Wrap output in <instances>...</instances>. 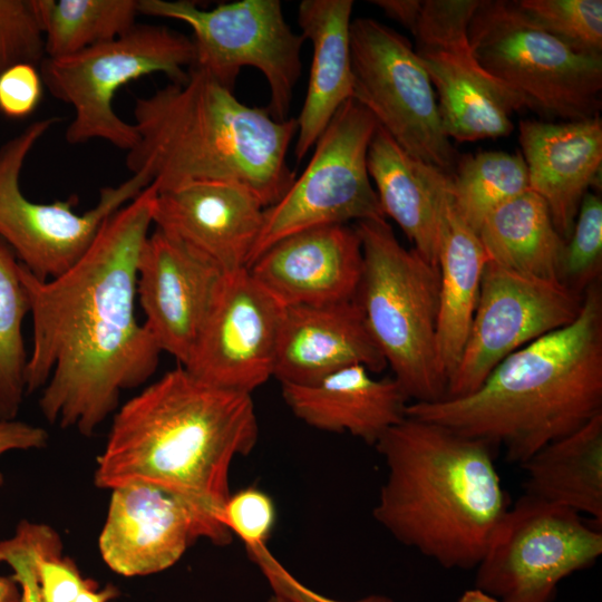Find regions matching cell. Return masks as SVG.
Wrapping results in <instances>:
<instances>
[{
    "label": "cell",
    "instance_id": "5bb4252c",
    "mask_svg": "<svg viewBox=\"0 0 602 602\" xmlns=\"http://www.w3.org/2000/svg\"><path fill=\"white\" fill-rule=\"evenodd\" d=\"M479 0H425L412 32L415 52L436 94L446 135L475 142L509 135L522 101L477 60L468 25Z\"/></svg>",
    "mask_w": 602,
    "mask_h": 602
},
{
    "label": "cell",
    "instance_id": "9a60e30c",
    "mask_svg": "<svg viewBox=\"0 0 602 602\" xmlns=\"http://www.w3.org/2000/svg\"><path fill=\"white\" fill-rule=\"evenodd\" d=\"M583 294L565 284L518 274L487 262L477 305L445 398L475 391L507 356L573 322Z\"/></svg>",
    "mask_w": 602,
    "mask_h": 602
},
{
    "label": "cell",
    "instance_id": "836d02e7",
    "mask_svg": "<svg viewBox=\"0 0 602 602\" xmlns=\"http://www.w3.org/2000/svg\"><path fill=\"white\" fill-rule=\"evenodd\" d=\"M46 58L37 1L0 0V74L19 64L39 68Z\"/></svg>",
    "mask_w": 602,
    "mask_h": 602
},
{
    "label": "cell",
    "instance_id": "e575fe53",
    "mask_svg": "<svg viewBox=\"0 0 602 602\" xmlns=\"http://www.w3.org/2000/svg\"><path fill=\"white\" fill-rule=\"evenodd\" d=\"M221 518L245 547L266 544L275 526V504L268 493L249 486L230 494Z\"/></svg>",
    "mask_w": 602,
    "mask_h": 602
},
{
    "label": "cell",
    "instance_id": "4fadbf2b",
    "mask_svg": "<svg viewBox=\"0 0 602 602\" xmlns=\"http://www.w3.org/2000/svg\"><path fill=\"white\" fill-rule=\"evenodd\" d=\"M352 99L410 156L453 176L459 159L431 81L406 37L370 18L350 25Z\"/></svg>",
    "mask_w": 602,
    "mask_h": 602
},
{
    "label": "cell",
    "instance_id": "44dd1931",
    "mask_svg": "<svg viewBox=\"0 0 602 602\" xmlns=\"http://www.w3.org/2000/svg\"><path fill=\"white\" fill-rule=\"evenodd\" d=\"M351 365L372 373L387 367L356 300L283 307L273 366L280 383H312Z\"/></svg>",
    "mask_w": 602,
    "mask_h": 602
},
{
    "label": "cell",
    "instance_id": "ac0fdd59",
    "mask_svg": "<svg viewBox=\"0 0 602 602\" xmlns=\"http://www.w3.org/2000/svg\"><path fill=\"white\" fill-rule=\"evenodd\" d=\"M136 273V297L145 314L144 326L162 352L185 367L225 273L158 229L146 239Z\"/></svg>",
    "mask_w": 602,
    "mask_h": 602
},
{
    "label": "cell",
    "instance_id": "484cf974",
    "mask_svg": "<svg viewBox=\"0 0 602 602\" xmlns=\"http://www.w3.org/2000/svg\"><path fill=\"white\" fill-rule=\"evenodd\" d=\"M367 164L385 216L437 268L436 184L441 171L410 156L379 125Z\"/></svg>",
    "mask_w": 602,
    "mask_h": 602
},
{
    "label": "cell",
    "instance_id": "f35d334b",
    "mask_svg": "<svg viewBox=\"0 0 602 602\" xmlns=\"http://www.w3.org/2000/svg\"><path fill=\"white\" fill-rule=\"evenodd\" d=\"M48 433L38 426L13 420H0V456L11 450H28L46 447ZM4 484L0 472V487Z\"/></svg>",
    "mask_w": 602,
    "mask_h": 602
},
{
    "label": "cell",
    "instance_id": "277c9868",
    "mask_svg": "<svg viewBox=\"0 0 602 602\" xmlns=\"http://www.w3.org/2000/svg\"><path fill=\"white\" fill-rule=\"evenodd\" d=\"M136 146L126 166L144 173L157 192L194 184L243 187L266 208L289 191L295 172L288 163L297 118L278 120L241 103L233 90L192 67L134 106Z\"/></svg>",
    "mask_w": 602,
    "mask_h": 602
},
{
    "label": "cell",
    "instance_id": "30bf717a",
    "mask_svg": "<svg viewBox=\"0 0 602 602\" xmlns=\"http://www.w3.org/2000/svg\"><path fill=\"white\" fill-rule=\"evenodd\" d=\"M59 117L37 119L0 146V239L37 279H55L88 250L109 216L152 184L134 173L117 186L100 190L96 205L77 213L76 195L52 203L35 202L20 187L25 162Z\"/></svg>",
    "mask_w": 602,
    "mask_h": 602
},
{
    "label": "cell",
    "instance_id": "d4e9b609",
    "mask_svg": "<svg viewBox=\"0 0 602 602\" xmlns=\"http://www.w3.org/2000/svg\"><path fill=\"white\" fill-rule=\"evenodd\" d=\"M352 0H303L298 8L302 37L313 56L307 94L297 118L294 157L301 162L337 110L353 96L350 50Z\"/></svg>",
    "mask_w": 602,
    "mask_h": 602
},
{
    "label": "cell",
    "instance_id": "d590c367",
    "mask_svg": "<svg viewBox=\"0 0 602 602\" xmlns=\"http://www.w3.org/2000/svg\"><path fill=\"white\" fill-rule=\"evenodd\" d=\"M38 523L21 521L13 536L0 541V563L12 571L11 577L20 588V602H43L36 569Z\"/></svg>",
    "mask_w": 602,
    "mask_h": 602
},
{
    "label": "cell",
    "instance_id": "8992f818",
    "mask_svg": "<svg viewBox=\"0 0 602 602\" xmlns=\"http://www.w3.org/2000/svg\"><path fill=\"white\" fill-rule=\"evenodd\" d=\"M363 265L356 294L367 329L410 402L445 398L437 355L438 270L404 247L386 219L356 224Z\"/></svg>",
    "mask_w": 602,
    "mask_h": 602
},
{
    "label": "cell",
    "instance_id": "e0dca14e",
    "mask_svg": "<svg viewBox=\"0 0 602 602\" xmlns=\"http://www.w3.org/2000/svg\"><path fill=\"white\" fill-rule=\"evenodd\" d=\"M282 309L246 269L225 273L184 368L212 386L251 394L273 377Z\"/></svg>",
    "mask_w": 602,
    "mask_h": 602
},
{
    "label": "cell",
    "instance_id": "7402d4cb",
    "mask_svg": "<svg viewBox=\"0 0 602 602\" xmlns=\"http://www.w3.org/2000/svg\"><path fill=\"white\" fill-rule=\"evenodd\" d=\"M518 142L530 188L544 200L555 229L566 241L601 169L602 120L599 115L562 123L523 119Z\"/></svg>",
    "mask_w": 602,
    "mask_h": 602
},
{
    "label": "cell",
    "instance_id": "4dcf8cb0",
    "mask_svg": "<svg viewBox=\"0 0 602 602\" xmlns=\"http://www.w3.org/2000/svg\"><path fill=\"white\" fill-rule=\"evenodd\" d=\"M20 262L0 239V420H13L27 394L29 355L22 333L29 299Z\"/></svg>",
    "mask_w": 602,
    "mask_h": 602
},
{
    "label": "cell",
    "instance_id": "7c38bea8",
    "mask_svg": "<svg viewBox=\"0 0 602 602\" xmlns=\"http://www.w3.org/2000/svg\"><path fill=\"white\" fill-rule=\"evenodd\" d=\"M602 554V532L531 495L509 505L477 564L475 588L499 602H551L557 584Z\"/></svg>",
    "mask_w": 602,
    "mask_h": 602
},
{
    "label": "cell",
    "instance_id": "7bdbcfd3",
    "mask_svg": "<svg viewBox=\"0 0 602 602\" xmlns=\"http://www.w3.org/2000/svg\"><path fill=\"white\" fill-rule=\"evenodd\" d=\"M456 602H499L493 595L477 589H470L465 591Z\"/></svg>",
    "mask_w": 602,
    "mask_h": 602
},
{
    "label": "cell",
    "instance_id": "f1b7e54d",
    "mask_svg": "<svg viewBox=\"0 0 602 602\" xmlns=\"http://www.w3.org/2000/svg\"><path fill=\"white\" fill-rule=\"evenodd\" d=\"M47 58L114 40L136 25L138 0H36Z\"/></svg>",
    "mask_w": 602,
    "mask_h": 602
},
{
    "label": "cell",
    "instance_id": "ffe728a7",
    "mask_svg": "<svg viewBox=\"0 0 602 602\" xmlns=\"http://www.w3.org/2000/svg\"><path fill=\"white\" fill-rule=\"evenodd\" d=\"M264 210L243 187L194 184L157 192L153 224L231 273L247 270Z\"/></svg>",
    "mask_w": 602,
    "mask_h": 602
},
{
    "label": "cell",
    "instance_id": "ab89813d",
    "mask_svg": "<svg viewBox=\"0 0 602 602\" xmlns=\"http://www.w3.org/2000/svg\"><path fill=\"white\" fill-rule=\"evenodd\" d=\"M376 7L380 8L387 17L399 22L414 32L418 22L423 1L419 0H373L370 1Z\"/></svg>",
    "mask_w": 602,
    "mask_h": 602
},
{
    "label": "cell",
    "instance_id": "83f0119b",
    "mask_svg": "<svg viewBox=\"0 0 602 602\" xmlns=\"http://www.w3.org/2000/svg\"><path fill=\"white\" fill-rule=\"evenodd\" d=\"M477 234L489 262L530 278L561 282L565 241L546 203L533 191L493 211Z\"/></svg>",
    "mask_w": 602,
    "mask_h": 602
},
{
    "label": "cell",
    "instance_id": "8fae6325",
    "mask_svg": "<svg viewBox=\"0 0 602 602\" xmlns=\"http://www.w3.org/2000/svg\"><path fill=\"white\" fill-rule=\"evenodd\" d=\"M377 127L375 117L352 98L337 110L303 173L264 210L247 268L271 245L298 232L386 219L367 164Z\"/></svg>",
    "mask_w": 602,
    "mask_h": 602
},
{
    "label": "cell",
    "instance_id": "8d00e7d4",
    "mask_svg": "<svg viewBox=\"0 0 602 602\" xmlns=\"http://www.w3.org/2000/svg\"><path fill=\"white\" fill-rule=\"evenodd\" d=\"M250 560L259 567L264 579L276 594L288 602H394L385 595H368L356 601H340L322 595L299 581L272 554L266 544L247 546Z\"/></svg>",
    "mask_w": 602,
    "mask_h": 602
},
{
    "label": "cell",
    "instance_id": "5b68a950",
    "mask_svg": "<svg viewBox=\"0 0 602 602\" xmlns=\"http://www.w3.org/2000/svg\"><path fill=\"white\" fill-rule=\"evenodd\" d=\"M387 467L373 518L446 569L479 563L509 503L483 440L405 417L375 445Z\"/></svg>",
    "mask_w": 602,
    "mask_h": 602
},
{
    "label": "cell",
    "instance_id": "2e32d148",
    "mask_svg": "<svg viewBox=\"0 0 602 602\" xmlns=\"http://www.w3.org/2000/svg\"><path fill=\"white\" fill-rule=\"evenodd\" d=\"M198 538L222 546L232 534L181 496L132 483L111 489L98 548L113 572L144 576L173 566Z\"/></svg>",
    "mask_w": 602,
    "mask_h": 602
},
{
    "label": "cell",
    "instance_id": "7a4b0ae2",
    "mask_svg": "<svg viewBox=\"0 0 602 602\" xmlns=\"http://www.w3.org/2000/svg\"><path fill=\"white\" fill-rule=\"evenodd\" d=\"M258 439L251 394L212 386L178 365L115 412L94 483L109 491L153 484L225 526L231 465Z\"/></svg>",
    "mask_w": 602,
    "mask_h": 602
},
{
    "label": "cell",
    "instance_id": "b9f144b4",
    "mask_svg": "<svg viewBox=\"0 0 602 602\" xmlns=\"http://www.w3.org/2000/svg\"><path fill=\"white\" fill-rule=\"evenodd\" d=\"M0 602H20V588L11 576L0 575Z\"/></svg>",
    "mask_w": 602,
    "mask_h": 602
},
{
    "label": "cell",
    "instance_id": "d6a6232c",
    "mask_svg": "<svg viewBox=\"0 0 602 602\" xmlns=\"http://www.w3.org/2000/svg\"><path fill=\"white\" fill-rule=\"evenodd\" d=\"M602 268V201L588 192L580 205L575 222L565 241L560 281L571 290L583 294L585 289L599 281Z\"/></svg>",
    "mask_w": 602,
    "mask_h": 602
},
{
    "label": "cell",
    "instance_id": "ba28073f",
    "mask_svg": "<svg viewBox=\"0 0 602 602\" xmlns=\"http://www.w3.org/2000/svg\"><path fill=\"white\" fill-rule=\"evenodd\" d=\"M194 64L192 38L167 26L137 23L114 40L66 57L46 58L39 70L50 94L74 110L65 133L67 143L101 139L129 152L138 134L134 124L116 114L117 91L153 74L182 84Z\"/></svg>",
    "mask_w": 602,
    "mask_h": 602
},
{
    "label": "cell",
    "instance_id": "3957f363",
    "mask_svg": "<svg viewBox=\"0 0 602 602\" xmlns=\"http://www.w3.org/2000/svg\"><path fill=\"white\" fill-rule=\"evenodd\" d=\"M602 412V292H583L570 324L527 343L502 360L472 394L409 402L406 416L445 426L503 447L523 465L547 444Z\"/></svg>",
    "mask_w": 602,
    "mask_h": 602
},
{
    "label": "cell",
    "instance_id": "d6986e66",
    "mask_svg": "<svg viewBox=\"0 0 602 602\" xmlns=\"http://www.w3.org/2000/svg\"><path fill=\"white\" fill-rule=\"evenodd\" d=\"M363 256L356 227L328 225L289 235L247 268L254 281L282 307L352 301Z\"/></svg>",
    "mask_w": 602,
    "mask_h": 602
},
{
    "label": "cell",
    "instance_id": "60d3db41",
    "mask_svg": "<svg viewBox=\"0 0 602 602\" xmlns=\"http://www.w3.org/2000/svg\"><path fill=\"white\" fill-rule=\"evenodd\" d=\"M119 594L116 586L108 584L99 589L98 583L82 591L74 602H109Z\"/></svg>",
    "mask_w": 602,
    "mask_h": 602
},
{
    "label": "cell",
    "instance_id": "6da1fadb",
    "mask_svg": "<svg viewBox=\"0 0 602 602\" xmlns=\"http://www.w3.org/2000/svg\"><path fill=\"white\" fill-rule=\"evenodd\" d=\"M156 194L151 184L109 216L61 275L40 280L20 263L32 320L27 394L42 388L46 420L86 437L116 411L122 391L146 382L159 363L161 348L135 315Z\"/></svg>",
    "mask_w": 602,
    "mask_h": 602
},
{
    "label": "cell",
    "instance_id": "4316f807",
    "mask_svg": "<svg viewBox=\"0 0 602 602\" xmlns=\"http://www.w3.org/2000/svg\"><path fill=\"white\" fill-rule=\"evenodd\" d=\"M525 494L589 515L602 525V412L534 454Z\"/></svg>",
    "mask_w": 602,
    "mask_h": 602
},
{
    "label": "cell",
    "instance_id": "52a82bcc",
    "mask_svg": "<svg viewBox=\"0 0 602 602\" xmlns=\"http://www.w3.org/2000/svg\"><path fill=\"white\" fill-rule=\"evenodd\" d=\"M482 67L523 104L564 122L599 115L602 56L580 52L557 39L516 0H479L468 25Z\"/></svg>",
    "mask_w": 602,
    "mask_h": 602
},
{
    "label": "cell",
    "instance_id": "74e56055",
    "mask_svg": "<svg viewBox=\"0 0 602 602\" xmlns=\"http://www.w3.org/2000/svg\"><path fill=\"white\" fill-rule=\"evenodd\" d=\"M43 81L38 67L14 65L0 74V111L10 118L29 116L40 103Z\"/></svg>",
    "mask_w": 602,
    "mask_h": 602
},
{
    "label": "cell",
    "instance_id": "f546056e",
    "mask_svg": "<svg viewBox=\"0 0 602 602\" xmlns=\"http://www.w3.org/2000/svg\"><path fill=\"white\" fill-rule=\"evenodd\" d=\"M450 179L457 208L476 233L493 211L531 191L527 167L520 152L462 156Z\"/></svg>",
    "mask_w": 602,
    "mask_h": 602
},
{
    "label": "cell",
    "instance_id": "9c48e42d",
    "mask_svg": "<svg viewBox=\"0 0 602 602\" xmlns=\"http://www.w3.org/2000/svg\"><path fill=\"white\" fill-rule=\"evenodd\" d=\"M138 9L186 23L193 32V67L226 88L233 90L242 68L258 69L270 88L268 111L288 119L305 39L292 31L279 0H240L210 10L187 0H138Z\"/></svg>",
    "mask_w": 602,
    "mask_h": 602
},
{
    "label": "cell",
    "instance_id": "ee69618b",
    "mask_svg": "<svg viewBox=\"0 0 602 602\" xmlns=\"http://www.w3.org/2000/svg\"><path fill=\"white\" fill-rule=\"evenodd\" d=\"M266 602H288L285 601L284 599H282L281 596L276 595V594H272L268 600Z\"/></svg>",
    "mask_w": 602,
    "mask_h": 602
},
{
    "label": "cell",
    "instance_id": "cb8c5ba5",
    "mask_svg": "<svg viewBox=\"0 0 602 602\" xmlns=\"http://www.w3.org/2000/svg\"><path fill=\"white\" fill-rule=\"evenodd\" d=\"M436 210L439 281L437 355L448 382L469 332L488 259L478 234L457 208L450 176L443 172L436 184Z\"/></svg>",
    "mask_w": 602,
    "mask_h": 602
},
{
    "label": "cell",
    "instance_id": "603a6c76",
    "mask_svg": "<svg viewBox=\"0 0 602 602\" xmlns=\"http://www.w3.org/2000/svg\"><path fill=\"white\" fill-rule=\"evenodd\" d=\"M282 397L307 425L349 433L375 446L406 417L409 399L394 377L376 378L362 365L339 369L312 383H281Z\"/></svg>",
    "mask_w": 602,
    "mask_h": 602
},
{
    "label": "cell",
    "instance_id": "1f68e13d",
    "mask_svg": "<svg viewBox=\"0 0 602 602\" xmlns=\"http://www.w3.org/2000/svg\"><path fill=\"white\" fill-rule=\"evenodd\" d=\"M537 25L573 49L602 56L601 0H518Z\"/></svg>",
    "mask_w": 602,
    "mask_h": 602
}]
</instances>
